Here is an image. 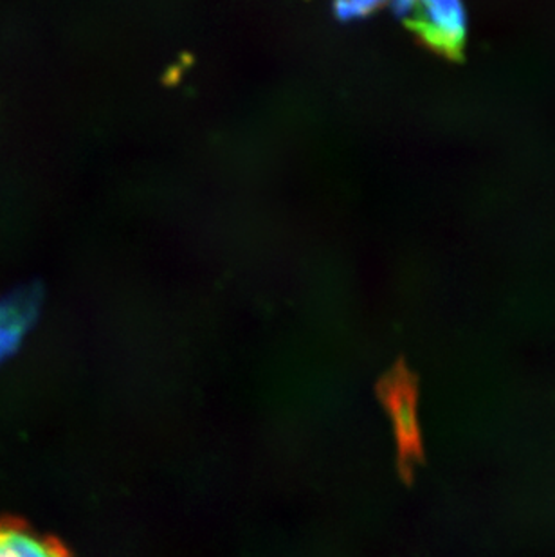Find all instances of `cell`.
Instances as JSON below:
<instances>
[{
	"label": "cell",
	"instance_id": "obj_1",
	"mask_svg": "<svg viewBox=\"0 0 555 557\" xmlns=\"http://www.w3.org/2000/svg\"><path fill=\"white\" fill-rule=\"evenodd\" d=\"M384 400L388 403L397 433L398 451L404 473L411 474L414 466L422 462V438H420L419 417H417V379L408 370H397L384 383Z\"/></svg>",
	"mask_w": 555,
	"mask_h": 557
},
{
	"label": "cell",
	"instance_id": "obj_2",
	"mask_svg": "<svg viewBox=\"0 0 555 557\" xmlns=\"http://www.w3.org/2000/svg\"><path fill=\"white\" fill-rule=\"evenodd\" d=\"M415 22L441 48H460L466 40L467 16L461 0H419Z\"/></svg>",
	"mask_w": 555,
	"mask_h": 557
},
{
	"label": "cell",
	"instance_id": "obj_3",
	"mask_svg": "<svg viewBox=\"0 0 555 557\" xmlns=\"http://www.w3.org/2000/svg\"><path fill=\"white\" fill-rule=\"evenodd\" d=\"M0 557H65L48 537L13 521H0Z\"/></svg>",
	"mask_w": 555,
	"mask_h": 557
},
{
	"label": "cell",
	"instance_id": "obj_4",
	"mask_svg": "<svg viewBox=\"0 0 555 557\" xmlns=\"http://www.w3.org/2000/svg\"><path fill=\"white\" fill-rule=\"evenodd\" d=\"M35 301L32 293H21L0 301V358L11 352L21 342L24 332L32 323Z\"/></svg>",
	"mask_w": 555,
	"mask_h": 557
},
{
	"label": "cell",
	"instance_id": "obj_5",
	"mask_svg": "<svg viewBox=\"0 0 555 557\" xmlns=\"http://www.w3.org/2000/svg\"><path fill=\"white\" fill-rule=\"evenodd\" d=\"M383 4L386 0H334V11L341 21L350 22L370 15Z\"/></svg>",
	"mask_w": 555,
	"mask_h": 557
}]
</instances>
